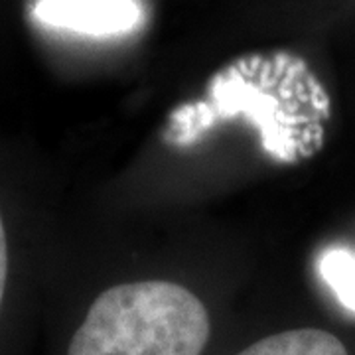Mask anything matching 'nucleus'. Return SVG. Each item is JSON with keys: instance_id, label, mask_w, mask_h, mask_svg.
<instances>
[{"instance_id": "1", "label": "nucleus", "mask_w": 355, "mask_h": 355, "mask_svg": "<svg viewBox=\"0 0 355 355\" xmlns=\"http://www.w3.org/2000/svg\"><path fill=\"white\" fill-rule=\"evenodd\" d=\"M209 330L205 306L184 286L119 284L91 304L67 355H202Z\"/></svg>"}, {"instance_id": "4", "label": "nucleus", "mask_w": 355, "mask_h": 355, "mask_svg": "<svg viewBox=\"0 0 355 355\" xmlns=\"http://www.w3.org/2000/svg\"><path fill=\"white\" fill-rule=\"evenodd\" d=\"M320 272L338 300L355 314V254L343 249L328 251L320 259Z\"/></svg>"}, {"instance_id": "5", "label": "nucleus", "mask_w": 355, "mask_h": 355, "mask_svg": "<svg viewBox=\"0 0 355 355\" xmlns=\"http://www.w3.org/2000/svg\"><path fill=\"white\" fill-rule=\"evenodd\" d=\"M6 277H8V245H6V231L0 217V306L6 291Z\"/></svg>"}, {"instance_id": "3", "label": "nucleus", "mask_w": 355, "mask_h": 355, "mask_svg": "<svg viewBox=\"0 0 355 355\" xmlns=\"http://www.w3.org/2000/svg\"><path fill=\"white\" fill-rule=\"evenodd\" d=\"M239 355H347V349L330 331L304 328L268 336Z\"/></svg>"}, {"instance_id": "2", "label": "nucleus", "mask_w": 355, "mask_h": 355, "mask_svg": "<svg viewBox=\"0 0 355 355\" xmlns=\"http://www.w3.org/2000/svg\"><path fill=\"white\" fill-rule=\"evenodd\" d=\"M34 16L44 24L89 36L127 34L142 22L137 0H40Z\"/></svg>"}]
</instances>
